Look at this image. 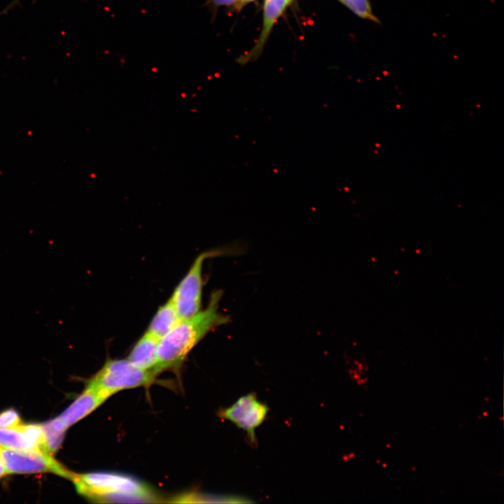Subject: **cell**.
Here are the masks:
<instances>
[{
	"mask_svg": "<svg viewBox=\"0 0 504 504\" xmlns=\"http://www.w3.org/2000/svg\"><path fill=\"white\" fill-rule=\"evenodd\" d=\"M223 254L225 250L219 249L200 253L175 288L171 299L181 318L190 317L201 310L204 262L207 258Z\"/></svg>",
	"mask_w": 504,
	"mask_h": 504,
	"instance_id": "obj_5",
	"label": "cell"
},
{
	"mask_svg": "<svg viewBox=\"0 0 504 504\" xmlns=\"http://www.w3.org/2000/svg\"><path fill=\"white\" fill-rule=\"evenodd\" d=\"M255 1V0H237L236 4L233 6H234V9H236L237 10H239L246 4H247L251 1Z\"/></svg>",
	"mask_w": 504,
	"mask_h": 504,
	"instance_id": "obj_16",
	"label": "cell"
},
{
	"mask_svg": "<svg viewBox=\"0 0 504 504\" xmlns=\"http://www.w3.org/2000/svg\"><path fill=\"white\" fill-rule=\"evenodd\" d=\"M358 17L380 24L379 18L373 13L370 0H338Z\"/></svg>",
	"mask_w": 504,
	"mask_h": 504,
	"instance_id": "obj_13",
	"label": "cell"
},
{
	"mask_svg": "<svg viewBox=\"0 0 504 504\" xmlns=\"http://www.w3.org/2000/svg\"><path fill=\"white\" fill-rule=\"evenodd\" d=\"M267 406L260 401L254 393L240 397L231 406L220 411L219 416L232 422L246 432L252 442L255 440V430L265 419Z\"/></svg>",
	"mask_w": 504,
	"mask_h": 504,
	"instance_id": "obj_6",
	"label": "cell"
},
{
	"mask_svg": "<svg viewBox=\"0 0 504 504\" xmlns=\"http://www.w3.org/2000/svg\"><path fill=\"white\" fill-rule=\"evenodd\" d=\"M237 0H210L208 2L209 6L213 7L219 6H234Z\"/></svg>",
	"mask_w": 504,
	"mask_h": 504,
	"instance_id": "obj_15",
	"label": "cell"
},
{
	"mask_svg": "<svg viewBox=\"0 0 504 504\" xmlns=\"http://www.w3.org/2000/svg\"><path fill=\"white\" fill-rule=\"evenodd\" d=\"M7 475H8V472H7L6 468L0 460V479Z\"/></svg>",
	"mask_w": 504,
	"mask_h": 504,
	"instance_id": "obj_17",
	"label": "cell"
},
{
	"mask_svg": "<svg viewBox=\"0 0 504 504\" xmlns=\"http://www.w3.org/2000/svg\"><path fill=\"white\" fill-rule=\"evenodd\" d=\"M23 421L14 409H8L0 413V428H15L23 424Z\"/></svg>",
	"mask_w": 504,
	"mask_h": 504,
	"instance_id": "obj_14",
	"label": "cell"
},
{
	"mask_svg": "<svg viewBox=\"0 0 504 504\" xmlns=\"http://www.w3.org/2000/svg\"><path fill=\"white\" fill-rule=\"evenodd\" d=\"M108 398L104 393L88 384L83 392L57 418L68 428L95 410Z\"/></svg>",
	"mask_w": 504,
	"mask_h": 504,
	"instance_id": "obj_8",
	"label": "cell"
},
{
	"mask_svg": "<svg viewBox=\"0 0 504 504\" xmlns=\"http://www.w3.org/2000/svg\"><path fill=\"white\" fill-rule=\"evenodd\" d=\"M0 460L10 474L52 473L71 480L76 473L71 471L49 453L20 450L0 446Z\"/></svg>",
	"mask_w": 504,
	"mask_h": 504,
	"instance_id": "obj_4",
	"label": "cell"
},
{
	"mask_svg": "<svg viewBox=\"0 0 504 504\" xmlns=\"http://www.w3.org/2000/svg\"><path fill=\"white\" fill-rule=\"evenodd\" d=\"M156 374L134 366L127 359H110L91 378L88 384L108 398L124 389L150 384Z\"/></svg>",
	"mask_w": 504,
	"mask_h": 504,
	"instance_id": "obj_3",
	"label": "cell"
},
{
	"mask_svg": "<svg viewBox=\"0 0 504 504\" xmlns=\"http://www.w3.org/2000/svg\"><path fill=\"white\" fill-rule=\"evenodd\" d=\"M159 341V338L148 331L145 332L134 344L127 360L139 369L152 371L158 374L155 368Z\"/></svg>",
	"mask_w": 504,
	"mask_h": 504,
	"instance_id": "obj_10",
	"label": "cell"
},
{
	"mask_svg": "<svg viewBox=\"0 0 504 504\" xmlns=\"http://www.w3.org/2000/svg\"><path fill=\"white\" fill-rule=\"evenodd\" d=\"M72 482L79 494L94 502L158 503L159 496L146 483L123 474H76Z\"/></svg>",
	"mask_w": 504,
	"mask_h": 504,
	"instance_id": "obj_2",
	"label": "cell"
},
{
	"mask_svg": "<svg viewBox=\"0 0 504 504\" xmlns=\"http://www.w3.org/2000/svg\"><path fill=\"white\" fill-rule=\"evenodd\" d=\"M0 446L50 454L41 424H23L15 428H0Z\"/></svg>",
	"mask_w": 504,
	"mask_h": 504,
	"instance_id": "obj_7",
	"label": "cell"
},
{
	"mask_svg": "<svg viewBox=\"0 0 504 504\" xmlns=\"http://www.w3.org/2000/svg\"><path fill=\"white\" fill-rule=\"evenodd\" d=\"M20 0H13L10 4H9L4 10L1 11L3 14H5L7 13L9 10H10L13 7L15 6Z\"/></svg>",
	"mask_w": 504,
	"mask_h": 504,
	"instance_id": "obj_18",
	"label": "cell"
},
{
	"mask_svg": "<svg viewBox=\"0 0 504 504\" xmlns=\"http://www.w3.org/2000/svg\"><path fill=\"white\" fill-rule=\"evenodd\" d=\"M181 319L171 298L160 306L149 323L147 331L160 340Z\"/></svg>",
	"mask_w": 504,
	"mask_h": 504,
	"instance_id": "obj_11",
	"label": "cell"
},
{
	"mask_svg": "<svg viewBox=\"0 0 504 504\" xmlns=\"http://www.w3.org/2000/svg\"><path fill=\"white\" fill-rule=\"evenodd\" d=\"M220 291L212 293L208 306L195 314L181 318L159 341L157 363L158 374L164 370L178 368L195 345L211 330L229 321V317L218 311Z\"/></svg>",
	"mask_w": 504,
	"mask_h": 504,
	"instance_id": "obj_1",
	"label": "cell"
},
{
	"mask_svg": "<svg viewBox=\"0 0 504 504\" xmlns=\"http://www.w3.org/2000/svg\"><path fill=\"white\" fill-rule=\"evenodd\" d=\"M287 1H288L289 4H290L293 0H287Z\"/></svg>",
	"mask_w": 504,
	"mask_h": 504,
	"instance_id": "obj_19",
	"label": "cell"
},
{
	"mask_svg": "<svg viewBox=\"0 0 504 504\" xmlns=\"http://www.w3.org/2000/svg\"><path fill=\"white\" fill-rule=\"evenodd\" d=\"M289 4L287 0L265 1L263 7V24L260 34L253 48L245 55L240 57L239 62L241 63H246L256 59L261 54L275 22Z\"/></svg>",
	"mask_w": 504,
	"mask_h": 504,
	"instance_id": "obj_9",
	"label": "cell"
},
{
	"mask_svg": "<svg viewBox=\"0 0 504 504\" xmlns=\"http://www.w3.org/2000/svg\"><path fill=\"white\" fill-rule=\"evenodd\" d=\"M41 425L45 435L49 451L52 454L61 444L64 434L67 428L57 417Z\"/></svg>",
	"mask_w": 504,
	"mask_h": 504,
	"instance_id": "obj_12",
	"label": "cell"
}]
</instances>
